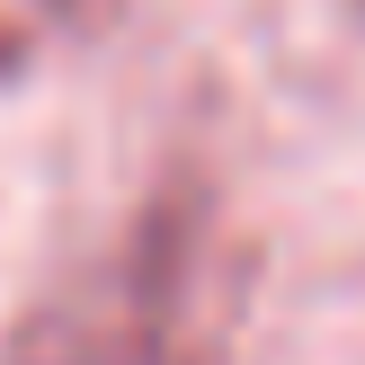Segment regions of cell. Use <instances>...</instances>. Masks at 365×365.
<instances>
[{"label": "cell", "instance_id": "6da1fadb", "mask_svg": "<svg viewBox=\"0 0 365 365\" xmlns=\"http://www.w3.org/2000/svg\"><path fill=\"white\" fill-rule=\"evenodd\" d=\"M241 285L250 267L223 241V214L196 187H170L63 303L27 321L18 365H223Z\"/></svg>", "mask_w": 365, "mask_h": 365}]
</instances>
